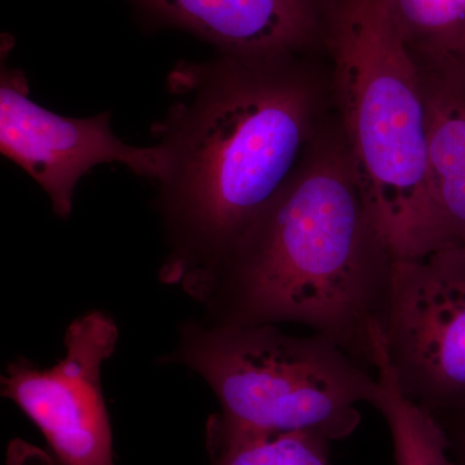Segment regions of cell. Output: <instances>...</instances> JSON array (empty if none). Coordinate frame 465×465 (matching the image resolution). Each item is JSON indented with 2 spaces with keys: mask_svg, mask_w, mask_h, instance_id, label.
<instances>
[{
  "mask_svg": "<svg viewBox=\"0 0 465 465\" xmlns=\"http://www.w3.org/2000/svg\"><path fill=\"white\" fill-rule=\"evenodd\" d=\"M116 341L114 322L92 312L70 324L56 365L41 370L17 361L2 378L3 396L38 427L60 465H114L100 376Z\"/></svg>",
  "mask_w": 465,
  "mask_h": 465,
  "instance_id": "obj_7",
  "label": "cell"
},
{
  "mask_svg": "<svg viewBox=\"0 0 465 465\" xmlns=\"http://www.w3.org/2000/svg\"><path fill=\"white\" fill-rule=\"evenodd\" d=\"M416 54H465V0H385Z\"/></svg>",
  "mask_w": 465,
  "mask_h": 465,
  "instance_id": "obj_11",
  "label": "cell"
},
{
  "mask_svg": "<svg viewBox=\"0 0 465 465\" xmlns=\"http://www.w3.org/2000/svg\"><path fill=\"white\" fill-rule=\"evenodd\" d=\"M381 330L406 399L428 414L465 406V242L394 259Z\"/></svg>",
  "mask_w": 465,
  "mask_h": 465,
  "instance_id": "obj_5",
  "label": "cell"
},
{
  "mask_svg": "<svg viewBox=\"0 0 465 465\" xmlns=\"http://www.w3.org/2000/svg\"><path fill=\"white\" fill-rule=\"evenodd\" d=\"M458 58V57H457ZM459 60L461 61V63H464L465 64V54H463V56L461 57H459Z\"/></svg>",
  "mask_w": 465,
  "mask_h": 465,
  "instance_id": "obj_14",
  "label": "cell"
},
{
  "mask_svg": "<svg viewBox=\"0 0 465 465\" xmlns=\"http://www.w3.org/2000/svg\"><path fill=\"white\" fill-rule=\"evenodd\" d=\"M153 133L173 252L164 273L203 295L241 235L295 176L330 124L331 78L302 56L180 61Z\"/></svg>",
  "mask_w": 465,
  "mask_h": 465,
  "instance_id": "obj_1",
  "label": "cell"
},
{
  "mask_svg": "<svg viewBox=\"0 0 465 465\" xmlns=\"http://www.w3.org/2000/svg\"><path fill=\"white\" fill-rule=\"evenodd\" d=\"M159 26L210 43L225 56H302L323 41L326 0H130Z\"/></svg>",
  "mask_w": 465,
  "mask_h": 465,
  "instance_id": "obj_8",
  "label": "cell"
},
{
  "mask_svg": "<svg viewBox=\"0 0 465 465\" xmlns=\"http://www.w3.org/2000/svg\"><path fill=\"white\" fill-rule=\"evenodd\" d=\"M336 121L394 259L450 241L434 200L418 65L385 0H326Z\"/></svg>",
  "mask_w": 465,
  "mask_h": 465,
  "instance_id": "obj_3",
  "label": "cell"
},
{
  "mask_svg": "<svg viewBox=\"0 0 465 465\" xmlns=\"http://www.w3.org/2000/svg\"><path fill=\"white\" fill-rule=\"evenodd\" d=\"M374 361L378 391L372 406L390 428L396 465H458L437 421L401 390L381 335L375 339Z\"/></svg>",
  "mask_w": 465,
  "mask_h": 465,
  "instance_id": "obj_10",
  "label": "cell"
},
{
  "mask_svg": "<svg viewBox=\"0 0 465 465\" xmlns=\"http://www.w3.org/2000/svg\"><path fill=\"white\" fill-rule=\"evenodd\" d=\"M110 119L108 112L70 118L42 108L29 97L25 73L2 56L0 152L47 193L58 217L70 216L76 185L100 164L121 163L136 176L163 179V148L128 145L113 133Z\"/></svg>",
  "mask_w": 465,
  "mask_h": 465,
  "instance_id": "obj_6",
  "label": "cell"
},
{
  "mask_svg": "<svg viewBox=\"0 0 465 465\" xmlns=\"http://www.w3.org/2000/svg\"><path fill=\"white\" fill-rule=\"evenodd\" d=\"M412 54L434 200L449 240L465 242V64L451 54Z\"/></svg>",
  "mask_w": 465,
  "mask_h": 465,
  "instance_id": "obj_9",
  "label": "cell"
},
{
  "mask_svg": "<svg viewBox=\"0 0 465 465\" xmlns=\"http://www.w3.org/2000/svg\"><path fill=\"white\" fill-rule=\"evenodd\" d=\"M393 262L335 119L229 251L203 299L219 309L216 323L304 324L375 370L374 327Z\"/></svg>",
  "mask_w": 465,
  "mask_h": 465,
  "instance_id": "obj_2",
  "label": "cell"
},
{
  "mask_svg": "<svg viewBox=\"0 0 465 465\" xmlns=\"http://www.w3.org/2000/svg\"><path fill=\"white\" fill-rule=\"evenodd\" d=\"M440 425L450 455L458 465H465V406L430 414Z\"/></svg>",
  "mask_w": 465,
  "mask_h": 465,
  "instance_id": "obj_13",
  "label": "cell"
},
{
  "mask_svg": "<svg viewBox=\"0 0 465 465\" xmlns=\"http://www.w3.org/2000/svg\"><path fill=\"white\" fill-rule=\"evenodd\" d=\"M331 440L314 432L243 437L207 446L213 465H331Z\"/></svg>",
  "mask_w": 465,
  "mask_h": 465,
  "instance_id": "obj_12",
  "label": "cell"
},
{
  "mask_svg": "<svg viewBox=\"0 0 465 465\" xmlns=\"http://www.w3.org/2000/svg\"><path fill=\"white\" fill-rule=\"evenodd\" d=\"M171 360L200 374L219 400L207 446L289 432L345 440L361 423L358 406L374 405L378 391L375 370L338 342L277 324H189Z\"/></svg>",
  "mask_w": 465,
  "mask_h": 465,
  "instance_id": "obj_4",
  "label": "cell"
}]
</instances>
